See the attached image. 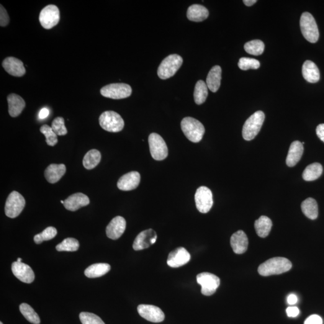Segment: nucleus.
Listing matches in <instances>:
<instances>
[{
	"mask_svg": "<svg viewBox=\"0 0 324 324\" xmlns=\"http://www.w3.org/2000/svg\"><path fill=\"white\" fill-rule=\"evenodd\" d=\"M158 238L157 234L152 229L143 231L136 236L133 244L135 251H141L148 248L156 243Z\"/></svg>",
	"mask_w": 324,
	"mask_h": 324,
	"instance_id": "nucleus-14",
	"label": "nucleus"
},
{
	"mask_svg": "<svg viewBox=\"0 0 324 324\" xmlns=\"http://www.w3.org/2000/svg\"><path fill=\"white\" fill-rule=\"evenodd\" d=\"M299 313L300 310L297 307H289L287 308V314L290 318L296 317Z\"/></svg>",
	"mask_w": 324,
	"mask_h": 324,
	"instance_id": "nucleus-44",
	"label": "nucleus"
},
{
	"mask_svg": "<svg viewBox=\"0 0 324 324\" xmlns=\"http://www.w3.org/2000/svg\"><path fill=\"white\" fill-rule=\"evenodd\" d=\"M323 172V166L320 163H313L306 167L303 173V178L305 181H314L320 178Z\"/></svg>",
	"mask_w": 324,
	"mask_h": 324,
	"instance_id": "nucleus-31",
	"label": "nucleus"
},
{
	"mask_svg": "<svg viewBox=\"0 0 324 324\" xmlns=\"http://www.w3.org/2000/svg\"><path fill=\"white\" fill-rule=\"evenodd\" d=\"M60 12L57 6L50 4L43 8L40 13L39 21L45 29H51L58 24Z\"/></svg>",
	"mask_w": 324,
	"mask_h": 324,
	"instance_id": "nucleus-11",
	"label": "nucleus"
},
{
	"mask_svg": "<svg viewBox=\"0 0 324 324\" xmlns=\"http://www.w3.org/2000/svg\"><path fill=\"white\" fill-rule=\"evenodd\" d=\"M195 200L197 209L200 213H207L213 207V194L207 187L201 186L197 189Z\"/></svg>",
	"mask_w": 324,
	"mask_h": 324,
	"instance_id": "nucleus-12",
	"label": "nucleus"
},
{
	"mask_svg": "<svg viewBox=\"0 0 324 324\" xmlns=\"http://www.w3.org/2000/svg\"><path fill=\"white\" fill-rule=\"evenodd\" d=\"M2 66L10 75L20 77L26 73L24 63L17 58L9 56L2 61Z\"/></svg>",
	"mask_w": 324,
	"mask_h": 324,
	"instance_id": "nucleus-19",
	"label": "nucleus"
},
{
	"mask_svg": "<svg viewBox=\"0 0 324 324\" xmlns=\"http://www.w3.org/2000/svg\"><path fill=\"white\" fill-rule=\"evenodd\" d=\"M79 319L82 324H105L99 316L94 313L82 312L79 315Z\"/></svg>",
	"mask_w": 324,
	"mask_h": 324,
	"instance_id": "nucleus-40",
	"label": "nucleus"
},
{
	"mask_svg": "<svg viewBox=\"0 0 324 324\" xmlns=\"http://www.w3.org/2000/svg\"><path fill=\"white\" fill-rule=\"evenodd\" d=\"M272 221L267 216H262L254 222V228L259 236L266 238L269 235L272 228Z\"/></svg>",
	"mask_w": 324,
	"mask_h": 324,
	"instance_id": "nucleus-28",
	"label": "nucleus"
},
{
	"mask_svg": "<svg viewBox=\"0 0 324 324\" xmlns=\"http://www.w3.org/2000/svg\"><path fill=\"white\" fill-rule=\"evenodd\" d=\"M17 262H22V259H21V258H18V259H17Z\"/></svg>",
	"mask_w": 324,
	"mask_h": 324,
	"instance_id": "nucleus-49",
	"label": "nucleus"
},
{
	"mask_svg": "<svg viewBox=\"0 0 324 324\" xmlns=\"http://www.w3.org/2000/svg\"><path fill=\"white\" fill-rule=\"evenodd\" d=\"M300 28L306 40L310 43L318 42L320 33L314 17L308 12H305L300 18Z\"/></svg>",
	"mask_w": 324,
	"mask_h": 324,
	"instance_id": "nucleus-4",
	"label": "nucleus"
},
{
	"mask_svg": "<svg viewBox=\"0 0 324 324\" xmlns=\"http://www.w3.org/2000/svg\"><path fill=\"white\" fill-rule=\"evenodd\" d=\"M221 79L222 69L219 66L213 67L208 73L207 78L206 84L208 89L213 92H217L220 88Z\"/></svg>",
	"mask_w": 324,
	"mask_h": 324,
	"instance_id": "nucleus-26",
	"label": "nucleus"
},
{
	"mask_svg": "<svg viewBox=\"0 0 324 324\" xmlns=\"http://www.w3.org/2000/svg\"><path fill=\"white\" fill-rule=\"evenodd\" d=\"M190 254L184 248H177L169 253L167 264L172 268H179L183 266L190 260Z\"/></svg>",
	"mask_w": 324,
	"mask_h": 324,
	"instance_id": "nucleus-16",
	"label": "nucleus"
},
{
	"mask_svg": "<svg viewBox=\"0 0 324 324\" xmlns=\"http://www.w3.org/2000/svg\"><path fill=\"white\" fill-rule=\"evenodd\" d=\"M25 205V200L22 195L17 191L12 192L7 198L5 213L10 218L17 217L22 213Z\"/></svg>",
	"mask_w": 324,
	"mask_h": 324,
	"instance_id": "nucleus-8",
	"label": "nucleus"
},
{
	"mask_svg": "<svg viewBox=\"0 0 324 324\" xmlns=\"http://www.w3.org/2000/svg\"><path fill=\"white\" fill-rule=\"evenodd\" d=\"M79 248V241L73 238L64 239L62 242L56 246V250L59 252H74L78 251Z\"/></svg>",
	"mask_w": 324,
	"mask_h": 324,
	"instance_id": "nucleus-36",
	"label": "nucleus"
},
{
	"mask_svg": "<svg viewBox=\"0 0 324 324\" xmlns=\"http://www.w3.org/2000/svg\"><path fill=\"white\" fill-rule=\"evenodd\" d=\"M265 120L264 113L258 110L246 121L243 127V137L246 141H251L258 135Z\"/></svg>",
	"mask_w": 324,
	"mask_h": 324,
	"instance_id": "nucleus-3",
	"label": "nucleus"
},
{
	"mask_svg": "<svg viewBox=\"0 0 324 324\" xmlns=\"http://www.w3.org/2000/svg\"><path fill=\"white\" fill-rule=\"evenodd\" d=\"M132 92V89L129 85L124 83L110 84L100 90L103 96L112 99L127 98L130 96Z\"/></svg>",
	"mask_w": 324,
	"mask_h": 324,
	"instance_id": "nucleus-7",
	"label": "nucleus"
},
{
	"mask_svg": "<svg viewBox=\"0 0 324 324\" xmlns=\"http://www.w3.org/2000/svg\"><path fill=\"white\" fill-rule=\"evenodd\" d=\"M257 2L256 0H244V4L247 6H252L255 4Z\"/></svg>",
	"mask_w": 324,
	"mask_h": 324,
	"instance_id": "nucleus-48",
	"label": "nucleus"
},
{
	"mask_svg": "<svg viewBox=\"0 0 324 324\" xmlns=\"http://www.w3.org/2000/svg\"><path fill=\"white\" fill-rule=\"evenodd\" d=\"M208 87L204 81L197 82L195 87L194 100L197 105H202L206 100L208 96Z\"/></svg>",
	"mask_w": 324,
	"mask_h": 324,
	"instance_id": "nucleus-33",
	"label": "nucleus"
},
{
	"mask_svg": "<svg viewBox=\"0 0 324 324\" xmlns=\"http://www.w3.org/2000/svg\"><path fill=\"white\" fill-rule=\"evenodd\" d=\"M126 222L122 216H117L110 221L107 227L106 233L108 238L117 240L125 233Z\"/></svg>",
	"mask_w": 324,
	"mask_h": 324,
	"instance_id": "nucleus-18",
	"label": "nucleus"
},
{
	"mask_svg": "<svg viewBox=\"0 0 324 324\" xmlns=\"http://www.w3.org/2000/svg\"><path fill=\"white\" fill-rule=\"evenodd\" d=\"M149 146L151 156L156 161H163L168 155V150L166 143L162 136L153 133L149 136Z\"/></svg>",
	"mask_w": 324,
	"mask_h": 324,
	"instance_id": "nucleus-9",
	"label": "nucleus"
},
{
	"mask_svg": "<svg viewBox=\"0 0 324 324\" xmlns=\"http://www.w3.org/2000/svg\"><path fill=\"white\" fill-rule=\"evenodd\" d=\"M287 302L288 304L289 305H294L296 304L298 302V298L297 295L295 294H290L289 296L288 297Z\"/></svg>",
	"mask_w": 324,
	"mask_h": 324,
	"instance_id": "nucleus-46",
	"label": "nucleus"
},
{
	"mask_svg": "<svg viewBox=\"0 0 324 324\" xmlns=\"http://www.w3.org/2000/svg\"><path fill=\"white\" fill-rule=\"evenodd\" d=\"M302 210L306 217L311 220H315L318 216V207L316 200L312 198H308L302 202Z\"/></svg>",
	"mask_w": 324,
	"mask_h": 324,
	"instance_id": "nucleus-30",
	"label": "nucleus"
},
{
	"mask_svg": "<svg viewBox=\"0 0 324 324\" xmlns=\"http://www.w3.org/2000/svg\"><path fill=\"white\" fill-rule=\"evenodd\" d=\"M61 204H64V200H61Z\"/></svg>",
	"mask_w": 324,
	"mask_h": 324,
	"instance_id": "nucleus-50",
	"label": "nucleus"
},
{
	"mask_svg": "<svg viewBox=\"0 0 324 324\" xmlns=\"http://www.w3.org/2000/svg\"><path fill=\"white\" fill-rule=\"evenodd\" d=\"M244 50L251 55L258 56L264 53L265 45L260 40H253L247 42L244 46Z\"/></svg>",
	"mask_w": 324,
	"mask_h": 324,
	"instance_id": "nucleus-35",
	"label": "nucleus"
},
{
	"mask_svg": "<svg viewBox=\"0 0 324 324\" xmlns=\"http://www.w3.org/2000/svg\"><path fill=\"white\" fill-rule=\"evenodd\" d=\"M249 241L244 231H238L233 234L231 238V246L234 253L243 254L248 250Z\"/></svg>",
	"mask_w": 324,
	"mask_h": 324,
	"instance_id": "nucleus-21",
	"label": "nucleus"
},
{
	"mask_svg": "<svg viewBox=\"0 0 324 324\" xmlns=\"http://www.w3.org/2000/svg\"><path fill=\"white\" fill-rule=\"evenodd\" d=\"M209 15V12L206 7L200 4H194L189 7L187 12V17L194 22H201L206 19Z\"/></svg>",
	"mask_w": 324,
	"mask_h": 324,
	"instance_id": "nucleus-27",
	"label": "nucleus"
},
{
	"mask_svg": "<svg viewBox=\"0 0 324 324\" xmlns=\"http://www.w3.org/2000/svg\"><path fill=\"white\" fill-rule=\"evenodd\" d=\"M100 126L109 132L117 133L124 128L125 122L120 115L114 111H105L99 117Z\"/></svg>",
	"mask_w": 324,
	"mask_h": 324,
	"instance_id": "nucleus-6",
	"label": "nucleus"
},
{
	"mask_svg": "<svg viewBox=\"0 0 324 324\" xmlns=\"http://www.w3.org/2000/svg\"><path fill=\"white\" fill-rule=\"evenodd\" d=\"M9 113L12 117H17L21 114L25 107V102L19 95L12 93L7 97Z\"/></svg>",
	"mask_w": 324,
	"mask_h": 324,
	"instance_id": "nucleus-24",
	"label": "nucleus"
},
{
	"mask_svg": "<svg viewBox=\"0 0 324 324\" xmlns=\"http://www.w3.org/2000/svg\"><path fill=\"white\" fill-rule=\"evenodd\" d=\"M12 271L15 276L20 281L31 284L34 281V272L29 266L22 262H14L12 264Z\"/></svg>",
	"mask_w": 324,
	"mask_h": 324,
	"instance_id": "nucleus-15",
	"label": "nucleus"
},
{
	"mask_svg": "<svg viewBox=\"0 0 324 324\" xmlns=\"http://www.w3.org/2000/svg\"><path fill=\"white\" fill-rule=\"evenodd\" d=\"M90 202L89 198L86 195L82 193H76L64 200L63 205L67 210L75 212L79 208L87 206Z\"/></svg>",
	"mask_w": 324,
	"mask_h": 324,
	"instance_id": "nucleus-20",
	"label": "nucleus"
},
{
	"mask_svg": "<svg viewBox=\"0 0 324 324\" xmlns=\"http://www.w3.org/2000/svg\"><path fill=\"white\" fill-rule=\"evenodd\" d=\"M19 309L20 313L30 323L34 324H39L40 323L39 316L30 305L26 304V303H22L20 305Z\"/></svg>",
	"mask_w": 324,
	"mask_h": 324,
	"instance_id": "nucleus-34",
	"label": "nucleus"
},
{
	"mask_svg": "<svg viewBox=\"0 0 324 324\" xmlns=\"http://www.w3.org/2000/svg\"><path fill=\"white\" fill-rule=\"evenodd\" d=\"M0 324H3L2 322L0 323Z\"/></svg>",
	"mask_w": 324,
	"mask_h": 324,
	"instance_id": "nucleus-51",
	"label": "nucleus"
},
{
	"mask_svg": "<svg viewBox=\"0 0 324 324\" xmlns=\"http://www.w3.org/2000/svg\"><path fill=\"white\" fill-rule=\"evenodd\" d=\"M198 284L201 286V292L205 296L214 294L220 286V279L216 275L210 272H202L197 277Z\"/></svg>",
	"mask_w": 324,
	"mask_h": 324,
	"instance_id": "nucleus-10",
	"label": "nucleus"
},
{
	"mask_svg": "<svg viewBox=\"0 0 324 324\" xmlns=\"http://www.w3.org/2000/svg\"><path fill=\"white\" fill-rule=\"evenodd\" d=\"M40 132L45 136L46 142L48 145L54 146L58 143L57 135L54 132L52 127L44 125L40 128Z\"/></svg>",
	"mask_w": 324,
	"mask_h": 324,
	"instance_id": "nucleus-38",
	"label": "nucleus"
},
{
	"mask_svg": "<svg viewBox=\"0 0 324 324\" xmlns=\"http://www.w3.org/2000/svg\"><path fill=\"white\" fill-rule=\"evenodd\" d=\"M1 10H0V25L1 27H6L9 24L10 18L6 10L1 4Z\"/></svg>",
	"mask_w": 324,
	"mask_h": 324,
	"instance_id": "nucleus-42",
	"label": "nucleus"
},
{
	"mask_svg": "<svg viewBox=\"0 0 324 324\" xmlns=\"http://www.w3.org/2000/svg\"><path fill=\"white\" fill-rule=\"evenodd\" d=\"M101 160V154L97 150H91L85 155L83 159V165L87 169H92L98 165Z\"/></svg>",
	"mask_w": 324,
	"mask_h": 324,
	"instance_id": "nucleus-32",
	"label": "nucleus"
},
{
	"mask_svg": "<svg viewBox=\"0 0 324 324\" xmlns=\"http://www.w3.org/2000/svg\"><path fill=\"white\" fill-rule=\"evenodd\" d=\"M57 234V231L56 228L50 226L46 228L42 233L37 234L34 237L35 242L36 244H39L44 241L52 240Z\"/></svg>",
	"mask_w": 324,
	"mask_h": 324,
	"instance_id": "nucleus-37",
	"label": "nucleus"
},
{
	"mask_svg": "<svg viewBox=\"0 0 324 324\" xmlns=\"http://www.w3.org/2000/svg\"><path fill=\"white\" fill-rule=\"evenodd\" d=\"M66 172V168L64 164H51L45 169V179L50 183H56L62 178Z\"/></svg>",
	"mask_w": 324,
	"mask_h": 324,
	"instance_id": "nucleus-23",
	"label": "nucleus"
},
{
	"mask_svg": "<svg viewBox=\"0 0 324 324\" xmlns=\"http://www.w3.org/2000/svg\"><path fill=\"white\" fill-rule=\"evenodd\" d=\"M51 127L57 136H64L68 133V130L64 125V119L63 117L55 118L53 120Z\"/></svg>",
	"mask_w": 324,
	"mask_h": 324,
	"instance_id": "nucleus-41",
	"label": "nucleus"
},
{
	"mask_svg": "<svg viewBox=\"0 0 324 324\" xmlns=\"http://www.w3.org/2000/svg\"><path fill=\"white\" fill-rule=\"evenodd\" d=\"M110 266L106 263L94 264L86 270L84 273L89 278L102 277L110 271Z\"/></svg>",
	"mask_w": 324,
	"mask_h": 324,
	"instance_id": "nucleus-29",
	"label": "nucleus"
},
{
	"mask_svg": "<svg viewBox=\"0 0 324 324\" xmlns=\"http://www.w3.org/2000/svg\"><path fill=\"white\" fill-rule=\"evenodd\" d=\"M316 132L318 138L324 143V124L318 125L316 127Z\"/></svg>",
	"mask_w": 324,
	"mask_h": 324,
	"instance_id": "nucleus-45",
	"label": "nucleus"
},
{
	"mask_svg": "<svg viewBox=\"0 0 324 324\" xmlns=\"http://www.w3.org/2000/svg\"><path fill=\"white\" fill-rule=\"evenodd\" d=\"M182 58L177 54H172L164 58L159 66L158 74L162 79H167L173 76L181 68Z\"/></svg>",
	"mask_w": 324,
	"mask_h": 324,
	"instance_id": "nucleus-5",
	"label": "nucleus"
},
{
	"mask_svg": "<svg viewBox=\"0 0 324 324\" xmlns=\"http://www.w3.org/2000/svg\"><path fill=\"white\" fill-rule=\"evenodd\" d=\"M141 181V176L139 172L132 171L124 175L118 180V188L123 191H130L139 186Z\"/></svg>",
	"mask_w": 324,
	"mask_h": 324,
	"instance_id": "nucleus-17",
	"label": "nucleus"
},
{
	"mask_svg": "<svg viewBox=\"0 0 324 324\" xmlns=\"http://www.w3.org/2000/svg\"><path fill=\"white\" fill-rule=\"evenodd\" d=\"M181 127L186 138L192 143H198L202 140L205 133L204 125L199 121L192 117H186L182 119Z\"/></svg>",
	"mask_w": 324,
	"mask_h": 324,
	"instance_id": "nucleus-2",
	"label": "nucleus"
},
{
	"mask_svg": "<svg viewBox=\"0 0 324 324\" xmlns=\"http://www.w3.org/2000/svg\"><path fill=\"white\" fill-rule=\"evenodd\" d=\"M138 312L141 317L150 322L161 323L164 320V314L160 308L148 305L138 306Z\"/></svg>",
	"mask_w": 324,
	"mask_h": 324,
	"instance_id": "nucleus-13",
	"label": "nucleus"
},
{
	"mask_svg": "<svg viewBox=\"0 0 324 324\" xmlns=\"http://www.w3.org/2000/svg\"><path fill=\"white\" fill-rule=\"evenodd\" d=\"M304 151V146L298 141H294L290 144L287 158L286 163L288 166L293 167L300 161Z\"/></svg>",
	"mask_w": 324,
	"mask_h": 324,
	"instance_id": "nucleus-22",
	"label": "nucleus"
},
{
	"mask_svg": "<svg viewBox=\"0 0 324 324\" xmlns=\"http://www.w3.org/2000/svg\"><path fill=\"white\" fill-rule=\"evenodd\" d=\"M303 76L310 83H316L320 79V72L315 63L310 60L306 61L302 68Z\"/></svg>",
	"mask_w": 324,
	"mask_h": 324,
	"instance_id": "nucleus-25",
	"label": "nucleus"
},
{
	"mask_svg": "<svg viewBox=\"0 0 324 324\" xmlns=\"http://www.w3.org/2000/svg\"><path fill=\"white\" fill-rule=\"evenodd\" d=\"M322 318L317 315H312L306 319L305 324H323Z\"/></svg>",
	"mask_w": 324,
	"mask_h": 324,
	"instance_id": "nucleus-43",
	"label": "nucleus"
},
{
	"mask_svg": "<svg viewBox=\"0 0 324 324\" xmlns=\"http://www.w3.org/2000/svg\"><path fill=\"white\" fill-rule=\"evenodd\" d=\"M238 68L242 71H248L249 69H258L260 68V63L256 59L243 57L239 60Z\"/></svg>",
	"mask_w": 324,
	"mask_h": 324,
	"instance_id": "nucleus-39",
	"label": "nucleus"
},
{
	"mask_svg": "<svg viewBox=\"0 0 324 324\" xmlns=\"http://www.w3.org/2000/svg\"><path fill=\"white\" fill-rule=\"evenodd\" d=\"M291 268L292 263L288 259L276 257L261 264L258 267V271L262 276H269L284 273Z\"/></svg>",
	"mask_w": 324,
	"mask_h": 324,
	"instance_id": "nucleus-1",
	"label": "nucleus"
},
{
	"mask_svg": "<svg viewBox=\"0 0 324 324\" xmlns=\"http://www.w3.org/2000/svg\"><path fill=\"white\" fill-rule=\"evenodd\" d=\"M49 114H50V110H49L47 108H43V109L40 110L38 116H39L40 119H44V118L48 116Z\"/></svg>",
	"mask_w": 324,
	"mask_h": 324,
	"instance_id": "nucleus-47",
	"label": "nucleus"
}]
</instances>
